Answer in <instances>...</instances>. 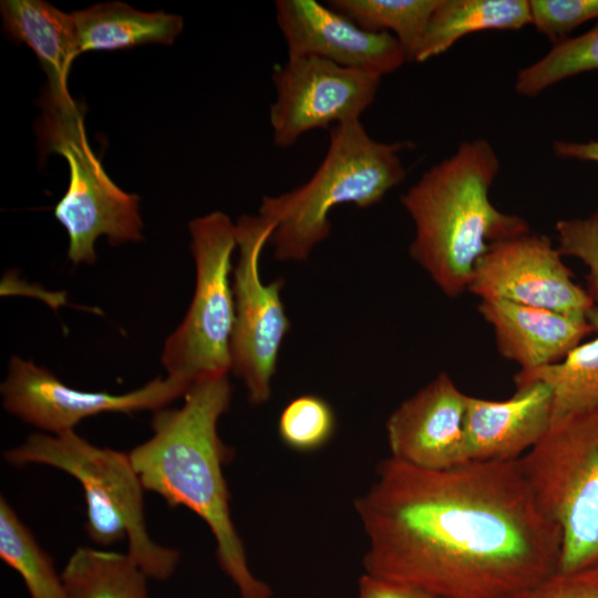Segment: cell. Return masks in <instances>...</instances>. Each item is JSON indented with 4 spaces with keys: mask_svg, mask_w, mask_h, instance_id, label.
Here are the masks:
<instances>
[{
    "mask_svg": "<svg viewBox=\"0 0 598 598\" xmlns=\"http://www.w3.org/2000/svg\"><path fill=\"white\" fill-rule=\"evenodd\" d=\"M532 24L554 44L586 21L598 18V0H530Z\"/></svg>",
    "mask_w": 598,
    "mask_h": 598,
    "instance_id": "cell-27",
    "label": "cell"
},
{
    "mask_svg": "<svg viewBox=\"0 0 598 598\" xmlns=\"http://www.w3.org/2000/svg\"><path fill=\"white\" fill-rule=\"evenodd\" d=\"M380 82L379 76L319 56L288 58L272 73L274 144L288 148L310 131L359 121L373 103Z\"/></svg>",
    "mask_w": 598,
    "mask_h": 598,
    "instance_id": "cell-10",
    "label": "cell"
},
{
    "mask_svg": "<svg viewBox=\"0 0 598 598\" xmlns=\"http://www.w3.org/2000/svg\"><path fill=\"white\" fill-rule=\"evenodd\" d=\"M336 416L330 404L318 395H300L282 410L278 421L281 441L297 452L322 447L333 435Z\"/></svg>",
    "mask_w": 598,
    "mask_h": 598,
    "instance_id": "cell-25",
    "label": "cell"
},
{
    "mask_svg": "<svg viewBox=\"0 0 598 598\" xmlns=\"http://www.w3.org/2000/svg\"><path fill=\"white\" fill-rule=\"evenodd\" d=\"M189 385L166 375L157 377L127 393L82 391L64 384L33 361L12 357L1 384L7 412L44 433L74 430L83 419L105 412L157 411L184 396Z\"/></svg>",
    "mask_w": 598,
    "mask_h": 598,
    "instance_id": "cell-11",
    "label": "cell"
},
{
    "mask_svg": "<svg viewBox=\"0 0 598 598\" xmlns=\"http://www.w3.org/2000/svg\"><path fill=\"white\" fill-rule=\"evenodd\" d=\"M277 25L288 58L313 55L379 78L408 61L389 32L367 31L316 0H277Z\"/></svg>",
    "mask_w": 598,
    "mask_h": 598,
    "instance_id": "cell-13",
    "label": "cell"
},
{
    "mask_svg": "<svg viewBox=\"0 0 598 598\" xmlns=\"http://www.w3.org/2000/svg\"><path fill=\"white\" fill-rule=\"evenodd\" d=\"M532 23L528 0H440L413 62L447 51L461 38L486 30H518Z\"/></svg>",
    "mask_w": 598,
    "mask_h": 598,
    "instance_id": "cell-19",
    "label": "cell"
},
{
    "mask_svg": "<svg viewBox=\"0 0 598 598\" xmlns=\"http://www.w3.org/2000/svg\"><path fill=\"white\" fill-rule=\"evenodd\" d=\"M189 233L195 291L183 321L164 343L161 362L168 377L190 386L231 371L235 303L230 274L237 239L236 224L221 212L194 218Z\"/></svg>",
    "mask_w": 598,
    "mask_h": 598,
    "instance_id": "cell-7",
    "label": "cell"
},
{
    "mask_svg": "<svg viewBox=\"0 0 598 598\" xmlns=\"http://www.w3.org/2000/svg\"><path fill=\"white\" fill-rule=\"evenodd\" d=\"M72 16L81 53L150 43L172 44L183 30L181 16L143 12L123 2L95 4Z\"/></svg>",
    "mask_w": 598,
    "mask_h": 598,
    "instance_id": "cell-18",
    "label": "cell"
},
{
    "mask_svg": "<svg viewBox=\"0 0 598 598\" xmlns=\"http://www.w3.org/2000/svg\"><path fill=\"white\" fill-rule=\"evenodd\" d=\"M587 319L595 328V338L575 347L563 360L535 370H519L515 385L534 381L547 384L554 396V414L598 404V308Z\"/></svg>",
    "mask_w": 598,
    "mask_h": 598,
    "instance_id": "cell-21",
    "label": "cell"
},
{
    "mask_svg": "<svg viewBox=\"0 0 598 598\" xmlns=\"http://www.w3.org/2000/svg\"><path fill=\"white\" fill-rule=\"evenodd\" d=\"M358 598H433L429 594L403 584L369 574L360 577Z\"/></svg>",
    "mask_w": 598,
    "mask_h": 598,
    "instance_id": "cell-29",
    "label": "cell"
},
{
    "mask_svg": "<svg viewBox=\"0 0 598 598\" xmlns=\"http://www.w3.org/2000/svg\"><path fill=\"white\" fill-rule=\"evenodd\" d=\"M406 143L372 138L362 122L331 127L327 153L302 185L264 196L258 214L275 224V258L303 261L330 235L329 214L341 204L368 208L380 203L406 177L399 153Z\"/></svg>",
    "mask_w": 598,
    "mask_h": 598,
    "instance_id": "cell-4",
    "label": "cell"
},
{
    "mask_svg": "<svg viewBox=\"0 0 598 598\" xmlns=\"http://www.w3.org/2000/svg\"><path fill=\"white\" fill-rule=\"evenodd\" d=\"M478 312L492 327L499 353L520 370H535L563 360L595 328L587 318L484 299Z\"/></svg>",
    "mask_w": 598,
    "mask_h": 598,
    "instance_id": "cell-16",
    "label": "cell"
},
{
    "mask_svg": "<svg viewBox=\"0 0 598 598\" xmlns=\"http://www.w3.org/2000/svg\"><path fill=\"white\" fill-rule=\"evenodd\" d=\"M598 70V23L584 34L554 44L537 62L522 69L515 90L536 96L549 86L584 72Z\"/></svg>",
    "mask_w": 598,
    "mask_h": 598,
    "instance_id": "cell-24",
    "label": "cell"
},
{
    "mask_svg": "<svg viewBox=\"0 0 598 598\" xmlns=\"http://www.w3.org/2000/svg\"><path fill=\"white\" fill-rule=\"evenodd\" d=\"M354 507L365 574L433 598H513L558 570L560 529L519 458L425 470L390 456Z\"/></svg>",
    "mask_w": 598,
    "mask_h": 598,
    "instance_id": "cell-1",
    "label": "cell"
},
{
    "mask_svg": "<svg viewBox=\"0 0 598 598\" xmlns=\"http://www.w3.org/2000/svg\"><path fill=\"white\" fill-rule=\"evenodd\" d=\"M41 136L48 152L69 165V186L54 207V216L69 236L68 257L74 265L96 260L95 241L111 245L143 238L140 198L120 188L106 174L85 133L83 112L75 101L66 105L44 102Z\"/></svg>",
    "mask_w": 598,
    "mask_h": 598,
    "instance_id": "cell-8",
    "label": "cell"
},
{
    "mask_svg": "<svg viewBox=\"0 0 598 598\" xmlns=\"http://www.w3.org/2000/svg\"><path fill=\"white\" fill-rule=\"evenodd\" d=\"M0 558L22 578L30 598H66L62 576L8 501L0 497Z\"/></svg>",
    "mask_w": 598,
    "mask_h": 598,
    "instance_id": "cell-22",
    "label": "cell"
},
{
    "mask_svg": "<svg viewBox=\"0 0 598 598\" xmlns=\"http://www.w3.org/2000/svg\"><path fill=\"white\" fill-rule=\"evenodd\" d=\"M231 401L228 375L193 383L181 408L155 411L152 436L128 452L146 491L169 506H184L209 527L221 570L240 598H271L270 587L250 570L245 546L234 525L223 466L229 450L218 421Z\"/></svg>",
    "mask_w": 598,
    "mask_h": 598,
    "instance_id": "cell-2",
    "label": "cell"
},
{
    "mask_svg": "<svg viewBox=\"0 0 598 598\" xmlns=\"http://www.w3.org/2000/svg\"><path fill=\"white\" fill-rule=\"evenodd\" d=\"M553 150L561 158L598 162V140L585 143L556 141Z\"/></svg>",
    "mask_w": 598,
    "mask_h": 598,
    "instance_id": "cell-30",
    "label": "cell"
},
{
    "mask_svg": "<svg viewBox=\"0 0 598 598\" xmlns=\"http://www.w3.org/2000/svg\"><path fill=\"white\" fill-rule=\"evenodd\" d=\"M519 462L539 507L560 529L557 571L598 563V404L554 414Z\"/></svg>",
    "mask_w": 598,
    "mask_h": 598,
    "instance_id": "cell-6",
    "label": "cell"
},
{
    "mask_svg": "<svg viewBox=\"0 0 598 598\" xmlns=\"http://www.w3.org/2000/svg\"><path fill=\"white\" fill-rule=\"evenodd\" d=\"M0 9L6 31L34 52L47 74L45 101L59 105L72 102L68 76L81 54L72 13L42 0H4Z\"/></svg>",
    "mask_w": 598,
    "mask_h": 598,
    "instance_id": "cell-17",
    "label": "cell"
},
{
    "mask_svg": "<svg viewBox=\"0 0 598 598\" xmlns=\"http://www.w3.org/2000/svg\"><path fill=\"white\" fill-rule=\"evenodd\" d=\"M61 576L66 598H148V577L128 554L79 547Z\"/></svg>",
    "mask_w": 598,
    "mask_h": 598,
    "instance_id": "cell-20",
    "label": "cell"
},
{
    "mask_svg": "<svg viewBox=\"0 0 598 598\" xmlns=\"http://www.w3.org/2000/svg\"><path fill=\"white\" fill-rule=\"evenodd\" d=\"M467 394L441 372L389 416L385 430L391 456L425 470H446L467 462Z\"/></svg>",
    "mask_w": 598,
    "mask_h": 598,
    "instance_id": "cell-14",
    "label": "cell"
},
{
    "mask_svg": "<svg viewBox=\"0 0 598 598\" xmlns=\"http://www.w3.org/2000/svg\"><path fill=\"white\" fill-rule=\"evenodd\" d=\"M499 159L484 138L462 143L402 196L415 236L410 255L451 298L467 290L474 268L494 243L530 231L527 221L489 199Z\"/></svg>",
    "mask_w": 598,
    "mask_h": 598,
    "instance_id": "cell-3",
    "label": "cell"
},
{
    "mask_svg": "<svg viewBox=\"0 0 598 598\" xmlns=\"http://www.w3.org/2000/svg\"><path fill=\"white\" fill-rule=\"evenodd\" d=\"M513 598H598V563L568 573L557 571Z\"/></svg>",
    "mask_w": 598,
    "mask_h": 598,
    "instance_id": "cell-28",
    "label": "cell"
},
{
    "mask_svg": "<svg viewBox=\"0 0 598 598\" xmlns=\"http://www.w3.org/2000/svg\"><path fill=\"white\" fill-rule=\"evenodd\" d=\"M330 8L371 32H393L413 61L440 0H330Z\"/></svg>",
    "mask_w": 598,
    "mask_h": 598,
    "instance_id": "cell-23",
    "label": "cell"
},
{
    "mask_svg": "<svg viewBox=\"0 0 598 598\" xmlns=\"http://www.w3.org/2000/svg\"><path fill=\"white\" fill-rule=\"evenodd\" d=\"M13 466L48 465L75 478L85 499V530L90 539L110 546L127 539V554L150 578H169L179 551L155 543L145 520L142 481L130 454L91 444L74 430L33 433L3 454Z\"/></svg>",
    "mask_w": 598,
    "mask_h": 598,
    "instance_id": "cell-5",
    "label": "cell"
},
{
    "mask_svg": "<svg viewBox=\"0 0 598 598\" xmlns=\"http://www.w3.org/2000/svg\"><path fill=\"white\" fill-rule=\"evenodd\" d=\"M553 412V392L542 381L517 385L516 392L503 401L467 395V462L520 458L546 433Z\"/></svg>",
    "mask_w": 598,
    "mask_h": 598,
    "instance_id": "cell-15",
    "label": "cell"
},
{
    "mask_svg": "<svg viewBox=\"0 0 598 598\" xmlns=\"http://www.w3.org/2000/svg\"><path fill=\"white\" fill-rule=\"evenodd\" d=\"M275 224L261 215H245L236 224L238 259L233 274L235 323L231 371L244 382L254 405L269 400L282 341L290 329L281 299V278L262 282L259 260Z\"/></svg>",
    "mask_w": 598,
    "mask_h": 598,
    "instance_id": "cell-9",
    "label": "cell"
},
{
    "mask_svg": "<svg viewBox=\"0 0 598 598\" xmlns=\"http://www.w3.org/2000/svg\"><path fill=\"white\" fill-rule=\"evenodd\" d=\"M558 251L588 267L587 292L598 308V207L584 218L560 219L556 224Z\"/></svg>",
    "mask_w": 598,
    "mask_h": 598,
    "instance_id": "cell-26",
    "label": "cell"
},
{
    "mask_svg": "<svg viewBox=\"0 0 598 598\" xmlns=\"http://www.w3.org/2000/svg\"><path fill=\"white\" fill-rule=\"evenodd\" d=\"M467 291L587 318L595 307L551 240L532 231L494 243L477 261Z\"/></svg>",
    "mask_w": 598,
    "mask_h": 598,
    "instance_id": "cell-12",
    "label": "cell"
}]
</instances>
